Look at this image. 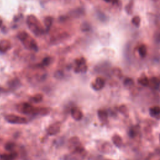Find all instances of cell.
I'll return each instance as SVG.
<instances>
[{"label":"cell","mask_w":160,"mask_h":160,"mask_svg":"<svg viewBox=\"0 0 160 160\" xmlns=\"http://www.w3.org/2000/svg\"><path fill=\"white\" fill-rule=\"evenodd\" d=\"M159 141H160V134H159Z\"/></svg>","instance_id":"33"},{"label":"cell","mask_w":160,"mask_h":160,"mask_svg":"<svg viewBox=\"0 0 160 160\" xmlns=\"http://www.w3.org/2000/svg\"><path fill=\"white\" fill-rule=\"evenodd\" d=\"M112 141L114 144L117 147H120L122 144V140L121 137L118 134H114L112 137Z\"/></svg>","instance_id":"16"},{"label":"cell","mask_w":160,"mask_h":160,"mask_svg":"<svg viewBox=\"0 0 160 160\" xmlns=\"http://www.w3.org/2000/svg\"><path fill=\"white\" fill-rule=\"evenodd\" d=\"M106 2H110V1H111V0H104Z\"/></svg>","instance_id":"32"},{"label":"cell","mask_w":160,"mask_h":160,"mask_svg":"<svg viewBox=\"0 0 160 160\" xmlns=\"http://www.w3.org/2000/svg\"><path fill=\"white\" fill-rule=\"evenodd\" d=\"M131 21H132V23L134 26L138 27V26L140 25L141 18H140V17H139V16H134V17L132 18Z\"/></svg>","instance_id":"23"},{"label":"cell","mask_w":160,"mask_h":160,"mask_svg":"<svg viewBox=\"0 0 160 160\" xmlns=\"http://www.w3.org/2000/svg\"><path fill=\"white\" fill-rule=\"evenodd\" d=\"M151 85V86H152L153 88H158L160 85V81L159 80L158 78H157L156 77H152L150 80H149V85Z\"/></svg>","instance_id":"18"},{"label":"cell","mask_w":160,"mask_h":160,"mask_svg":"<svg viewBox=\"0 0 160 160\" xmlns=\"http://www.w3.org/2000/svg\"><path fill=\"white\" fill-rule=\"evenodd\" d=\"M138 132V126L132 127L129 130V136L131 137H134L136 136V134H137Z\"/></svg>","instance_id":"25"},{"label":"cell","mask_w":160,"mask_h":160,"mask_svg":"<svg viewBox=\"0 0 160 160\" xmlns=\"http://www.w3.org/2000/svg\"><path fill=\"white\" fill-rule=\"evenodd\" d=\"M111 149H112V148H111V144L107 142H104L101 144L99 147V151H101V152H102L104 153L109 152V151H111Z\"/></svg>","instance_id":"13"},{"label":"cell","mask_w":160,"mask_h":160,"mask_svg":"<svg viewBox=\"0 0 160 160\" xmlns=\"http://www.w3.org/2000/svg\"><path fill=\"white\" fill-rule=\"evenodd\" d=\"M54 76L58 79L61 78L63 76V73L61 71H56V72L54 74Z\"/></svg>","instance_id":"30"},{"label":"cell","mask_w":160,"mask_h":160,"mask_svg":"<svg viewBox=\"0 0 160 160\" xmlns=\"http://www.w3.org/2000/svg\"><path fill=\"white\" fill-rule=\"evenodd\" d=\"M50 62H51V58H49V57H47V58H44V59L42 60V66H47V65L49 64Z\"/></svg>","instance_id":"29"},{"label":"cell","mask_w":160,"mask_h":160,"mask_svg":"<svg viewBox=\"0 0 160 160\" xmlns=\"http://www.w3.org/2000/svg\"><path fill=\"white\" fill-rule=\"evenodd\" d=\"M18 152L16 151L7 154H3L0 156V160H14L18 157Z\"/></svg>","instance_id":"12"},{"label":"cell","mask_w":160,"mask_h":160,"mask_svg":"<svg viewBox=\"0 0 160 160\" xmlns=\"http://www.w3.org/2000/svg\"><path fill=\"white\" fill-rule=\"evenodd\" d=\"M86 154V151L84 148L71 152V154L68 156V160H82Z\"/></svg>","instance_id":"5"},{"label":"cell","mask_w":160,"mask_h":160,"mask_svg":"<svg viewBox=\"0 0 160 160\" xmlns=\"http://www.w3.org/2000/svg\"><path fill=\"white\" fill-rule=\"evenodd\" d=\"M124 84L126 86L131 87L134 84V81L131 78H126L124 80Z\"/></svg>","instance_id":"24"},{"label":"cell","mask_w":160,"mask_h":160,"mask_svg":"<svg viewBox=\"0 0 160 160\" xmlns=\"http://www.w3.org/2000/svg\"><path fill=\"white\" fill-rule=\"evenodd\" d=\"M113 73L114 74L117 76V77H119V78H121L122 76V72H121V71L118 69V68H114L113 69Z\"/></svg>","instance_id":"28"},{"label":"cell","mask_w":160,"mask_h":160,"mask_svg":"<svg viewBox=\"0 0 160 160\" xmlns=\"http://www.w3.org/2000/svg\"><path fill=\"white\" fill-rule=\"evenodd\" d=\"M149 114L152 117H156L160 115V107L155 106L149 108Z\"/></svg>","instance_id":"15"},{"label":"cell","mask_w":160,"mask_h":160,"mask_svg":"<svg viewBox=\"0 0 160 160\" xmlns=\"http://www.w3.org/2000/svg\"><path fill=\"white\" fill-rule=\"evenodd\" d=\"M27 24L29 29L36 36L42 33L43 29L39 20L34 15H29L27 17Z\"/></svg>","instance_id":"1"},{"label":"cell","mask_w":160,"mask_h":160,"mask_svg":"<svg viewBox=\"0 0 160 160\" xmlns=\"http://www.w3.org/2000/svg\"><path fill=\"white\" fill-rule=\"evenodd\" d=\"M42 98H43V96L42 94H35L34 96H33L32 97H31L30 100H31V101L36 103V102H41L42 100Z\"/></svg>","instance_id":"21"},{"label":"cell","mask_w":160,"mask_h":160,"mask_svg":"<svg viewBox=\"0 0 160 160\" xmlns=\"http://www.w3.org/2000/svg\"><path fill=\"white\" fill-rule=\"evenodd\" d=\"M28 34L24 31L22 32H19V34H18V38L19 39V40H21V41H23L24 39H26L28 36Z\"/></svg>","instance_id":"26"},{"label":"cell","mask_w":160,"mask_h":160,"mask_svg":"<svg viewBox=\"0 0 160 160\" xmlns=\"http://www.w3.org/2000/svg\"><path fill=\"white\" fill-rule=\"evenodd\" d=\"M71 114L72 118L76 121H80L83 117V114L82 111L76 107H74L71 109Z\"/></svg>","instance_id":"9"},{"label":"cell","mask_w":160,"mask_h":160,"mask_svg":"<svg viewBox=\"0 0 160 160\" xmlns=\"http://www.w3.org/2000/svg\"><path fill=\"white\" fill-rule=\"evenodd\" d=\"M68 147L71 152H73L84 148L79 138L77 136H72L69 139Z\"/></svg>","instance_id":"4"},{"label":"cell","mask_w":160,"mask_h":160,"mask_svg":"<svg viewBox=\"0 0 160 160\" xmlns=\"http://www.w3.org/2000/svg\"><path fill=\"white\" fill-rule=\"evenodd\" d=\"M61 123L59 121L55 122L50 124L47 128V133L50 136H54L57 134L61 129Z\"/></svg>","instance_id":"6"},{"label":"cell","mask_w":160,"mask_h":160,"mask_svg":"<svg viewBox=\"0 0 160 160\" xmlns=\"http://www.w3.org/2000/svg\"><path fill=\"white\" fill-rule=\"evenodd\" d=\"M36 108L37 107H34L28 102H22L16 106V109L19 112L27 115L36 116Z\"/></svg>","instance_id":"2"},{"label":"cell","mask_w":160,"mask_h":160,"mask_svg":"<svg viewBox=\"0 0 160 160\" xmlns=\"http://www.w3.org/2000/svg\"><path fill=\"white\" fill-rule=\"evenodd\" d=\"M1 21H0V26H1Z\"/></svg>","instance_id":"34"},{"label":"cell","mask_w":160,"mask_h":160,"mask_svg":"<svg viewBox=\"0 0 160 160\" xmlns=\"http://www.w3.org/2000/svg\"><path fill=\"white\" fill-rule=\"evenodd\" d=\"M119 111H121V113H122L124 115H128V110L126 106H124V105L121 106L119 107Z\"/></svg>","instance_id":"27"},{"label":"cell","mask_w":160,"mask_h":160,"mask_svg":"<svg viewBox=\"0 0 160 160\" xmlns=\"http://www.w3.org/2000/svg\"><path fill=\"white\" fill-rule=\"evenodd\" d=\"M138 82L142 86H146L149 84V79L146 76H142L138 79Z\"/></svg>","instance_id":"20"},{"label":"cell","mask_w":160,"mask_h":160,"mask_svg":"<svg viewBox=\"0 0 160 160\" xmlns=\"http://www.w3.org/2000/svg\"><path fill=\"white\" fill-rule=\"evenodd\" d=\"M98 116L99 121L102 123H106L108 121V114L106 111L104 109H99L98 111Z\"/></svg>","instance_id":"11"},{"label":"cell","mask_w":160,"mask_h":160,"mask_svg":"<svg viewBox=\"0 0 160 160\" xmlns=\"http://www.w3.org/2000/svg\"><path fill=\"white\" fill-rule=\"evenodd\" d=\"M4 119L8 122L14 124H24L28 122L26 118L15 114H7L4 116Z\"/></svg>","instance_id":"3"},{"label":"cell","mask_w":160,"mask_h":160,"mask_svg":"<svg viewBox=\"0 0 160 160\" xmlns=\"http://www.w3.org/2000/svg\"><path fill=\"white\" fill-rule=\"evenodd\" d=\"M104 80L102 78L98 77L95 79L94 82L92 83V88L96 91H99L104 86Z\"/></svg>","instance_id":"8"},{"label":"cell","mask_w":160,"mask_h":160,"mask_svg":"<svg viewBox=\"0 0 160 160\" xmlns=\"http://www.w3.org/2000/svg\"><path fill=\"white\" fill-rule=\"evenodd\" d=\"M156 39L158 41H160V33H159L158 36H156Z\"/></svg>","instance_id":"31"},{"label":"cell","mask_w":160,"mask_h":160,"mask_svg":"<svg viewBox=\"0 0 160 160\" xmlns=\"http://www.w3.org/2000/svg\"><path fill=\"white\" fill-rule=\"evenodd\" d=\"M22 42L24 44V46L28 49H32L34 51L38 50V46H37L36 42L34 39H32L29 35L26 39L22 41Z\"/></svg>","instance_id":"7"},{"label":"cell","mask_w":160,"mask_h":160,"mask_svg":"<svg viewBox=\"0 0 160 160\" xmlns=\"http://www.w3.org/2000/svg\"><path fill=\"white\" fill-rule=\"evenodd\" d=\"M11 42L8 39H2L0 41V52H5L11 48Z\"/></svg>","instance_id":"10"},{"label":"cell","mask_w":160,"mask_h":160,"mask_svg":"<svg viewBox=\"0 0 160 160\" xmlns=\"http://www.w3.org/2000/svg\"><path fill=\"white\" fill-rule=\"evenodd\" d=\"M104 160H109V159H104Z\"/></svg>","instance_id":"35"},{"label":"cell","mask_w":160,"mask_h":160,"mask_svg":"<svg viewBox=\"0 0 160 160\" xmlns=\"http://www.w3.org/2000/svg\"><path fill=\"white\" fill-rule=\"evenodd\" d=\"M51 112V109L47 107H38L37 116H46Z\"/></svg>","instance_id":"14"},{"label":"cell","mask_w":160,"mask_h":160,"mask_svg":"<svg viewBox=\"0 0 160 160\" xmlns=\"http://www.w3.org/2000/svg\"><path fill=\"white\" fill-rule=\"evenodd\" d=\"M16 148V144L13 142H8L4 145V148L6 150L9 151V152H15V149Z\"/></svg>","instance_id":"17"},{"label":"cell","mask_w":160,"mask_h":160,"mask_svg":"<svg viewBox=\"0 0 160 160\" xmlns=\"http://www.w3.org/2000/svg\"><path fill=\"white\" fill-rule=\"evenodd\" d=\"M44 24L47 28V30H49L52 25V18L51 17H46L44 19Z\"/></svg>","instance_id":"22"},{"label":"cell","mask_w":160,"mask_h":160,"mask_svg":"<svg viewBox=\"0 0 160 160\" xmlns=\"http://www.w3.org/2000/svg\"><path fill=\"white\" fill-rule=\"evenodd\" d=\"M138 52L139 55L142 57L144 58L146 56L147 54V48L145 44H141L139 48H138Z\"/></svg>","instance_id":"19"}]
</instances>
